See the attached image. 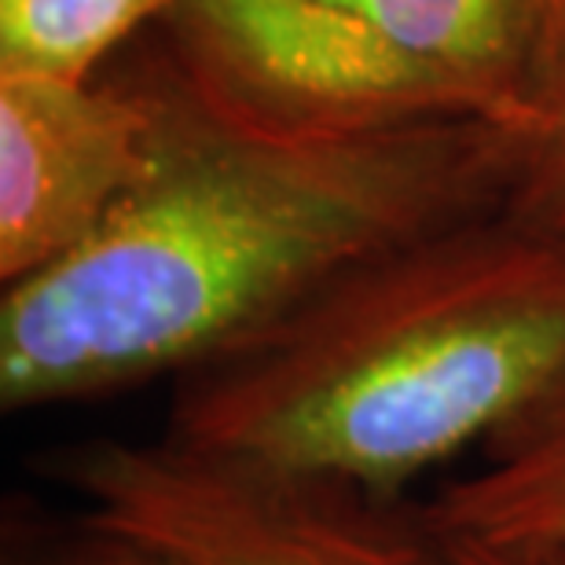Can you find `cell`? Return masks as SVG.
Segmentation results:
<instances>
[{
  "label": "cell",
  "mask_w": 565,
  "mask_h": 565,
  "mask_svg": "<svg viewBox=\"0 0 565 565\" xmlns=\"http://www.w3.org/2000/svg\"><path fill=\"white\" fill-rule=\"evenodd\" d=\"M4 565H158L140 544L82 518V533L8 551Z\"/></svg>",
  "instance_id": "obj_9"
},
{
  "label": "cell",
  "mask_w": 565,
  "mask_h": 565,
  "mask_svg": "<svg viewBox=\"0 0 565 565\" xmlns=\"http://www.w3.org/2000/svg\"><path fill=\"white\" fill-rule=\"evenodd\" d=\"M60 478L158 565H448L423 507L235 462L180 440H96Z\"/></svg>",
  "instance_id": "obj_4"
},
{
  "label": "cell",
  "mask_w": 565,
  "mask_h": 565,
  "mask_svg": "<svg viewBox=\"0 0 565 565\" xmlns=\"http://www.w3.org/2000/svg\"><path fill=\"white\" fill-rule=\"evenodd\" d=\"M118 60L151 115L143 169L93 239L4 287L8 415L184 379L364 257L503 202L511 129L287 132L202 88L158 30Z\"/></svg>",
  "instance_id": "obj_1"
},
{
  "label": "cell",
  "mask_w": 565,
  "mask_h": 565,
  "mask_svg": "<svg viewBox=\"0 0 565 565\" xmlns=\"http://www.w3.org/2000/svg\"><path fill=\"white\" fill-rule=\"evenodd\" d=\"M147 99L110 60L88 82L0 74V282H19L99 232L147 158Z\"/></svg>",
  "instance_id": "obj_5"
},
{
  "label": "cell",
  "mask_w": 565,
  "mask_h": 565,
  "mask_svg": "<svg viewBox=\"0 0 565 565\" xmlns=\"http://www.w3.org/2000/svg\"><path fill=\"white\" fill-rule=\"evenodd\" d=\"M437 533L448 565H565V544L551 540H481L448 529Z\"/></svg>",
  "instance_id": "obj_10"
},
{
  "label": "cell",
  "mask_w": 565,
  "mask_h": 565,
  "mask_svg": "<svg viewBox=\"0 0 565 565\" xmlns=\"http://www.w3.org/2000/svg\"><path fill=\"white\" fill-rule=\"evenodd\" d=\"M180 0H0V74L88 82Z\"/></svg>",
  "instance_id": "obj_7"
},
{
  "label": "cell",
  "mask_w": 565,
  "mask_h": 565,
  "mask_svg": "<svg viewBox=\"0 0 565 565\" xmlns=\"http://www.w3.org/2000/svg\"><path fill=\"white\" fill-rule=\"evenodd\" d=\"M423 511L448 533L565 544V386L503 429L484 448V467L445 484Z\"/></svg>",
  "instance_id": "obj_6"
},
{
  "label": "cell",
  "mask_w": 565,
  "mask_h": 565,
  "mask_svg": "<svg viewBox=\"0 0 565 565\" xmlns=\"http://www.w3.org/2000/svg\"><path fill=\"white\" fill-rule=\"evenodd\" d=\"M565 386V239L503 210L345 268L177 379L169 440L404 500Z\"/></svg>",
  "instance_id": "obj_2"
},
{
  "label": "cell",
  "mask_w": 565,
  "mask_h": 565,
  "mask_svg": "<svg viewBox=\"0 0 565 565\" xmlns=\"http://www.w3.org/2000/svg\"><path fill=\"white\" fill-rule=\"evenodd\" d=\"M158 38L287 132L529 126L565 74V0H180Z\"/></svg>",
  "instance_id": "obj_3"
},
{
  "label": "cell",
  "mask_w": 565,
  "mask_h": 565,
  "mask_svg": "<svg viewBox=\"0 0 565 565\" xmlns=\"http://www.w3.org/2000/svg\"><path fill=\"white\" fill-rule=\"evenodd\" d=\"M500 210L565 239V74L544 110L529 126L511 129V169Z\"/></svg>",
  "instance_id": "obj_8"
}]
</instances>
